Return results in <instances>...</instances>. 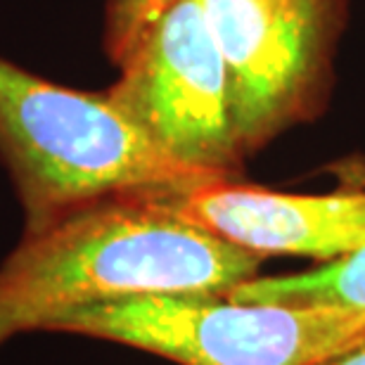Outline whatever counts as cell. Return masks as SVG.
<instances>
[{"instance_id":"1","label":"cell","mask_w":365,"mask_h":365,"mask_svg":"<svg viewBox=\"0 0 365 365\" xmlns=\"http://www.w3.org/2000/svg\"><path fill=\"white\" fill-rule=\"evenodd\" d=\"M261 264L264 257L187 221L162 197H107L26 230L0 266V344L116 299L228 294Z\"/></svg>"},{"instance_id":"2","label":"cell","mask_w":365,"mask_h":365,"mask_svg":"<svg viewBox=\"0 0 365 365\" xmlns=\"http://www.w3.org/2000/svg\"><path fill=\"white\" fill-rule=\"evenodd\" d=\"M0 152L19 185L26 230L107 197L173 195L223 178L173 159L109 95L62 88L3 57Z\"/></svg>"},{"instance_id":"9","label":"cell","mask_w":365,"mask_h":365,"mask_svg":"<svg viewBox=\"0 0 365 365\" xmlns=\"http://www.w3.org/2000/svg\"><path fill=\"white\" fill-rule=\"evenodd\" d=\"M318 365H365V341L359 346H354L351 351H344V354L334 356V359L318 363Z\"/></svg>"},{"instance_id":"7","label":"cell","mask_w":365,"mask_h":365,"mask_svg":"<svg viewBox=\"0 0 365 365\" xmlns=\"http://www.w3.org/2000/svg\"><path fill=\"white\" fill-rule=\"evenodd\" d=\"M237 302H273V304H339L365 309V247L351 257L330 261L316 271L252 277L228 294Z\"/></svg>"},{"instance_id":"8","label":"cell","mask_w":365,"mask_h":365,"mask_svg":"<svg viewBox=\"0 0 365 365\" xmlns=\"http://www.w3.org/2000/svg\"><path fill=\"white\" fill-rule=\"evenodd\" d=\"M171 0H116L114 10V55L119 57L145 26L166 10Z\"/></svg>"},{"instance_id":"3","label":"cell","mask_w":365,"mask_h":365,"mask_svg":"<svg viewBox=\"0 0 365 365\" xmlns=\"http://www.w3.org/2000/svg\"><path fill=\"white\" fill-rule=\"evenodd\" d=\"M53 332L116 341L178 365H318L365 341V309L148 294L86 306Z\"/></svg>"},{"instance_id":"6","label":"cell","mask_w":365,"mask_h":365,"mask_svg":"<svg viewBox=\"0 0 365 365\" xmlns=\"http://www.w3.org/2000/svg\"><path fill=\"white\" fill-rule=\"evenodd\" d=\"M159 197L187 221L264 259L330 264L365 247V190L292 195L221 178Z\"/></svg>"},{"instance_id":"4","label":"cell","mask_w":365,"mask_h":365,"mask_svg":"<svg viewBox=\"0 0 365 365\" xmlns=\"http://www.w3.org/2000/svg\"><path fill=\"white\" fill-rule=\"evenodd\" d=\"M119 62L123 74L109 98L173 159L232 176L242 155L232 130L228 69L202 0H171Z\"/></svg>"},{"instance_id":"5","label":"cell","mask_w":365,"mask_h":365,"mask_svg":"<svg viewBox=\"0 0 365 365\" xmlns=\"http://www.w3.org/2000/svg\"><path fill=\"white\" fill-rule=\"evenodd\" d=\"M230 83L240 155L261 148L304 93L313 50L311 0H202Z\"/></svg>"}]
</instances>
